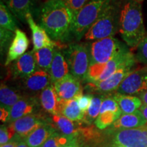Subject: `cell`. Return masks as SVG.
Masks as SVG:
<instances>
[{"mask_svg": "<svg viewBox=\"0 0 147 147\" xmlns=\"http://www.w3.org/2000/svg\"><path fill=\"white\" fill-rule=\"evenodd\" d=\"M93 95L91 94L82 95L80 97L77 99L79 107L83 113L85 114L87 112L90 106H91L92 100H93Z\"/></svg>", "mask_w": 147, "mask_h": 147, "instance_id": "obj_36", "label": "cell"}, {"mask_svg": "<svg viewBox=\"0 0 147 147\" xmlns=\"http://www.w3.org/2000/svg\"><path fill=\"white\" fill-rule=\"evenodd\" d=\"M139 110H140L145 119L147 121V105H144V104H142V106H141Z\"/></svg>", "mask_w": 147, "mask_h": 147, "instance_id": "obj_40", "label": "cell"}, {"mask_svg": "<svg viewBox=\"0 0 147 147\" xmlns=\"http://www.w3.org/2000/svg\"><path fill=\"white\" fill-rule=\"evenodd\" d=\"M63 1L70 10L74 18L77 14L90 0H63Z\"/></svg>", "mask_w": 147, "mask_h": 147, "instance_id": "obj_33", "label": "cell"}, {"mask_svg": "<svg viewBox=\"0 0 147 147\" xmlns=\"http://www.w3.org/2000/svg\"><path fill=\"white\" fill-rule=\"evenodd\" d=\"M135 57L138 61L147 64V37L137 47L136 55Z\"/></svg>", "mask_w": 147, "mask_h": 147, "instance_id": "obj_35", "label": "cell"}, {"mask_svg": "<svg viewBox=\"0 0 147 147\" xmlns=\"http://www.w3.org/2000/svg\"><path fill=\"white\" fill-rule=\"evenodd\" d=\"M37 101L34 97H23L11 108L8 122L12 123L17 119L33 114L37 107Z\"/></svg>", "mask_w": 147, "mask_h": 147, "instance_id": "obj_19", "label": "cell"}, {"mask_svg": "<svg viewBox=\"0 0 147 147\" xmlns=\"http://www.w3.org/2000/svg\"><path fill=\"white\" fill-rule=\"evenodd\" d=\"M55 131L52 126L46 123L34 130L24 141L29 147H40Z\"/></svg>", "mask_w": 147, "mask_h": 147, "instance_id": "obj_23", "label": "cell"}, {"mask_svg": "<svg viewBox=\"0 0 147 147\" xmlns=\"http://www.w3.org/2000/svg\"><path fill=\"white\" fill-rule=\"evenodd\" d=\"M23 97V96H22L19 93L14 91L13 89L7 86L5 84H1V87H0L1 106L10 110L11 108Z\"/></svg>", "mask_w": 147, "mask_h": 147, "instance_id": "obj_27", "label": "cell"}, {"mask_svg": "<svg viewBox=\"0 0 147 147\" xmlns=\"http://www.w3.org/2000/svg\"><path fill=\"white\" fill-rule=\"evenodd\" d=\"M17 147H29L28 145L26 144V142L24 141V142H21L19 144H18Z\"/></svg>", "mask_w": 147, "mask_h": 147, "instance_id": "obj_42", "label": "cell"}, {"mask_svg": "<svg viewBox=\"0 0 147 147\" xmlns=\"http://www.w3.org/2000/svg\"><path fill=\"white\" fill-rule=\"evenodd\" d=\"M81 80L69 74L59 81L53 84L59 100L78 99L83 95Z\"/></svg>", "mask_w": 147, "mask_h": 147, "instance_id": "obj_12", "label": "cell"}, {"mask_svg": "<svg viewBox=\"0 0 147 147\" xmlns=\"http://www.w3.org/2000/svg\"><path fill=\"white\" fill-rule=\"evenodd\" d=\"M136 63V59L131 54L111 76L103 81L88 82L86 88L89 91H95L104 94L117 91L121 82L134 70Z\"/></svg>", "mask_w": 147, "mask_h": 147, "instance_id": "obj_7", "label": "cell"}, {"mask_svg": "<svg viewBox=\"0 0 147 147\" xmlns=\"http://www.w3.org/2000/svg\"><path fill=\"white\" fill-rule=\"evenodd\" d=\"M104 95H93L91 106L87 112L84 114L83 121L87 123H91L93 121H95L99 115H100L101 107L104 100Z\"/></svg>", "mask_w": 147, "mask_h": 147, "instance_id": "obj_29", "label": "cell"}, {"mask_svg": "<svg viewBox=\"0 0 147 147\" xmlns=\"http://www.w3.org/2000/svg\"><path fill=\"white\" fill-rule=\"evenodd\" d=\"M131 54L132 53L125 48L107 63L91 65L85 81L95 82L106 80L117 71V69Z\"/></svg>", "mask_w": 147, "mask_h": 147, "instance_id": "obj_8", "label": "cell"}, {"mask_svg": "<svg viewBox=\"0 0 147 147\" xmlns=\"http://www.w3.org/2000/svg\"><path fill=\"white\" fill-rule=\"evenodd\" d=\"M74 141L75 138L66 136L55 131L40 147H63Z\"/></svg>", "mask_w": 147, "mask_h": 147, "instance_id": "obj_31", "label": "cell"}, {"mask_svg": "<svg viewBox=\"0 0 147 147\" xmlns=\"http://www.w3.org/2000/svg\"><path fill=\"white\" fill-rule=\"evenodd\" d=\"M104 147H122V146H119V145H117V144H115V143H114V144H113V145H109V146H104Z\"/></svg>", "mask_w": 147, "mask_h": 147, "instance_id": "obj_43", "label": "cell"}, {"mask_svg": "<svg viewBox=\"0 0 147 147\" xmlns=\"http://www.w3.org/2000/svg\"><path fill=\"white\" fill-rule=\"evenodd\" d=\"M140 98L142 100V104L144 105H147V91H146L144 93H142L139 95Z\"/></svg>", "mask_w": 147, "mask_h": 147, "instance_id": "obj_39", "label": "cell"}, {"mask_svg": "<svg viewBox=\"0 0 147 147\" xmlns=\"http://www.w3.org/2000/svg\"><path fill=\"white\" fill-rule=\"evenodd\" d=\"M119 32L130 47H137L146 38L140 3L128 0L119 12Z\"/></svg>", "mask_w": 147, "mask_h": 147, "instance_id": "obj_2", "label": "cell"}, {"mask_svg": "<svg viewBox=\"0 0 147 147\" xmlns=\"http://www.w3.org/2000/svg\"><path fill=\"white\" fill-rule=\"evenodd\" d=\"M14 36V32L0 27V47H1V54L5 53L8 47L9 48L10 47Z\"/></svg>", "mask_w": 147, "mask_h": 147, "instance_id": "obj_32", "label": "cell"}, {"mask_svg": "<svg viewBox=\"0 0 147 147\" xmlns=\"http://www.w3.org/2000/svg\"><path fill=\"white\" fill-rule=\"evenodd\" d=\"M10 111L6 108L1 106L0 108V119L1 122H8L10 117Z\"/></svg>", "mask_w": 147, "mask_h": 147, "instance_id": "obj_37", "label": "cell"}, {"mask_svg": "<svg viewBox=\"0 0 147 147\" xmlns=\"http://www.w3.org/2000/svg\"><path fill=\"white\" fill-rule=\"evenodd\" d=\"M34 0H10L8 8L14 15L22 22L26 21L28 14H32Z\"/></svg>", "mask_w": 147, "mask_h": 147, "instance_id": "obj_25", "label": "cell"}, {"mask_svg": "<svg viewBox=\"0 0 147 147\" xmlns=\"http://www.w3.org/2000/svg\"><path fill=\"white\" fill-rule=\"evenodd\" d=\"M29 46V40L26 34L21 29H17L14 32V36L7 52L4 65L8 66L13 61L26 53Z\"/></svg>", "mask_w": 147, "mask_h": 147, "instance_id": "obj_15", "label": "cell"}, {"mask_svg": "<svg viewBox=\"0 0 147 147\" xmlns=\"http://www.w3.org/2000/svg\"><path fill=\"white\" fill-rule=\"evenodd\" d=\"M63 147H79L78 145H77L76 141H74V142H72L71 143H69V144H67L66 146H63Z\"/></svg>", "mask_w": 147, "mask_h": 147, "instance_id": "obj_41", "label": "cell"}, {"mask_svg": "<svg viewBox=\"0 0 147 147\" xmlns=\"http://www.w3.org/2000/svg\"><path fill=\"white\" fill-rule=\"evenodd\" d=\"M26 21L28 23L29 28L32 30V42L34 45V51L39 50L45 47L55 48L57 45L51 39V37L47 34L45 29L41 25L37 24L34 21L32 13L26 16Z\"/></svg>", "mask_w": 147, "mask_h": 147, "instance_id": "obj_17", "label": "cell"}, {"mask_svg": "<svg viewBox=\"0 0 147 147\" xmlns=\"http://www.w3.org/2000/svg\"><path fill=\"white\" fill-rule=\"evenodd\" d=\"M0 27L6 29L12 32H15L18 29L10 10L2 1H1L0 4Z\"/></svg>", "mask_w": 147, "mask_h": 147, "instance_id": "obj_30", "label": "cell"}, {"mask_svg": "<svg viewBox=\"0 0 147 147\" xmlns=\"http://www.w3.org/2000/svg\"><path fill=\"white\" fill-rule=\"evenodd\" d=\"M15 134V131L10 125L8 127L1 125L0 128V144L1 146L10 142V140L15 136H14Z\"/></svg>", "mask_w": 147, "mask_h": 147, "instance_id": "obj_34", "label": "cell"}, {"mask_svg": "<svg viewBox=\"0 0 147 147\" xmlns=\"http://www.w3.org/2000/svg\"><path fill=\"white\" fill-rule=\"evenodd\" d=\"M147 91V66L134 69L121 82L117 93L123 95H140Z\"/></svg>", "mask_w": 147, "mask_h": 147, "instance_id": "obj_10", "label": "cell"}, {"mask_svg": "<svg viewBox=\"0 0 147 147\" xmlns=\"http://www.w3.org/2000/svg\"><path fill=\"white\" fill-rule=\"evenodd\" d=\"M19 139H21V138H16L14 140L12 139L10 142L7 143V144L1 145V147H17L18 144L21 142L18 141L19 140Z\"/></svg>", "mask_w": 147, "mask_h": 147, "instance_id": "obj_38", "label": "cell"}, {"mask_svg": "<svg viewBox=\"0 0 147 147\" xmlns=\"http://www.w3.org/2000/svg\"><path fill=\"white\" fill-rule=\"evenodd\" d=\"M110 0H90L74 18L71 33L80 40L90 29Z\"/></svg>", "mask_w": 147, "mask_h": 147, "instance_id": "obj_4", "label": "cell"}, {"mask_svg": "<svg viewBox=\"0 0 147 147\" xmlns=\"http://www.w3.org/2000/svg\"><path fill=\"white\" fill-rule=\"evenodd\" d=\"M49 72L51 75L52 84L59 81L70 74L68 62L64 54H62L59 50H55Z\"/></svg>", "mask_w": 147, "mask_h": 147, "instance_id": "obj_18", "label": "cell"}, {"mask_svg": "<svg viewBox=\"0 0 147 147\" xmlns=\"http://www.w3.org/2000/svg\"><path fill=\"white\" fill-rule=\"evenodd\" d=\"M39 22L55 40L63 41L72 34L74 16L63 0H47L40 9Z\"/></svg>", "mask_w": 147, "mask_h": 147, "instance_id": "obj_1", "label": "cell"}, {"mask_svg": "<svg viewBox=\"0 0 147 147\" xmlns=\"http://www.w3.org/2000/svg\"><path fill=\"white\" fill-rule=\"evenodd\" d=\"M63 54L68 62L71 74L80 80H85L91 65L87 45L71 44Z\"/></svg>", "mask_w": 147, "mask_h": 147, "instance_id": "obj_6", "label": "cell"}, {"mask_svg": "<svg viewBox=\"0 0 147 147\" xmlns=\"http://www.w3.org/2000/svg\"><path fill=\"white\" fill-rule=\"evenodd\" d=\"M10 0H1V1H2L3 3H5V4H6L7 5H8L9 2H10Z\"/></svg>", "mask_w": 147, "mask_h": 147, "instance_id": "obj_44", "label": "cell"}, {"mask_svg": "<svg viewBox=\"0 0 147 147\" xmlns=\"http://www.w3.org/2000/svg\"><path fill=\"white\" fill-rule=\"evenodd\" d=\"M40 102L42 108L46 112L52 115H59V99L53 84L41 92L40 95Z\"/></svg>", "mask_w": 147, "mask_h": 147, "instance_id": "obj_21", "label": "cell"}, {"mask_svg": "<svg viewBox=\"0 0 147 147\" xmlns=\"http://www.w3.org/2000/svg\"><path fill=\"white\" fill-rule=\"evenodd\" d=\"M114 143L122 147H147V124L138 128L115 130Z\"/></svg>", "mask_w": 147, "mask_h": 147, "instance_id": "obj_9", "label": "cell"}, {"mask_svg": "<svg viewBox=\"0 0 147 147\" xmlns=\"http://www.w3.org/2000/svg\"><path fill=\"white\" fill-rule=\"evenodd\" d=\"M52 119L54 123L59 130L61 134L68 137L75 138L78 134V129L74 122L61 115H52Z\"/></svg>", "mask_w": 147, "mask_h": 147, "instance_id": "obj_28", "label": "cell"}, {"mask_svg": "<svg viewBox=\"0 0 147 147\" xmlns=\"http://www.w3.org/2000/svg\"><path fill=\"white\" fill-rule=\"evenodd\" d=\"M113 98L118 103L122 115L131 114L139 110L142 106V102L140 98L134 95H129L115 93L113 95Z\"/></svg>", "mask_w": 147, "mask_h": 147, "instance_id": "obj_24", "label": "cell"}, {"mask_svg": "<svg viewBox=\"0 0 147 147\" xmlns=\"http://www.w3.org/2000/svg\"><path fill=\"white\" fill-rule=\"evenodd\" d=\"M22 80L25 89L34 93L42 92L52 84L51 75L49 71L40 68H38L34 73Z\"/></svg>", "mask_w": 147, "mask_h": 147, "instance_id": "obj_16", "label": "cell"}, {"mask_svg": "<svg viewBox=\"0 0 147 147\" xmlns=\"http://www.w3.org/2000/svg\"><path fill=\"white\" fill-rule=\"evenodd\" d=\"M33 51L38 68L49 71L54 57L55 48L45 47Z\"/></svg>", "mask_w": 147, "mask_h": 147, "instance_id": "obj_26", "label": "cell"}, {"mask_svg": "<svg viewBox=\"0 0 147 147\" xmlns=\"http://www.w3.org/2000/svg\"><path fill=\"white\" fill-rule=\"evenodd\" d=\"M119 12L115 4L110 0L106 3L96 21L84 34L87 41H95L113 36L119 31Z\"/></svg>", "mask_w": 147, "mask_h": 147, "instance_id": "obj_3", "label": "cell"}, {"mask_svg": "<svg viewBox=\"0 0 147 147\" xmlns=\"http://www.w3.org/2000/svg\"><path fill=\"white\" fill-rule=\"evenodd\" d=\"M87 47L91 65L107 63L126 48L113 36L95 40L87 44Z\"/></svg>", "mask_w": 147, "mask_h": 147, "instance_id": "obj_5", "label": "cell"}, {"mask_svg": "<svg viewBox=\"0 0 147 147\" xmlns=\"http://www.w3.org/2000/svg\"><path fill=\"white\" fill-rule=\"evenodd\" d=\"M38 69L34 51L25 53L14 61L10 67V74L14 78L23 79L29 76Z\"/></svg>", "mask_w": 147, "mask_h": 147, "instance_id": "obj_13", "label": "cell"}, {"mask_svg": "<svg viewBox=\"0 0 147 147\" xmlns=\"http://www.w3.org/2000/svg\"><path fill=\"white\" fill-rule=\"evenodd\" d=\"M134 1H138V2H139V3H141L143 1V0H134Z\"/></svg>", "mask_w": 147, "mask_h": 147, "instance_id": "obj_45", "label": "cell"}, {"mask_svg": "<svg viewBox=\"0 0 147 147\" xmlns=\"http://www.w3.org/2000/svg\"><path fill=\"white\" fill-rule=\"evenodd\" d=\"M47 123L40 115L30 114L16 120L10 125L16 132V135L21 138H27L34 130Z\"/></svg>", "mask_w": 147, "mask_h": 147, "instance_id": "obj_14", "label": "cell"}, {"mask_svg": "<svg viewBox=\"0 0 147 147\" xmlns=\"http://www.w3.org/2000/svg\"><path fill=\"white\" fill-rule=\"evenodd\" d=\"M59 115L75 122L83 121L84 117V113L79 107L77 99L69 100H59Z\"/></svg>", "mask_w": 147, "mask_h": 147, "instance_id": "obj_22", "label": "cell"}, {"mask_svg": "<svg viewBox=\"0 0 147 147\" xmlns=\"http://www.w3.org/2000/svg\"><path fill=\"white\" fill-rule=\"evenodd\" d=\"M121 115L122 112L121 108L113 95L108 96L104 95L100 115L95 120V123L97 128L104 129L113 125Z\"/></svg>", "mask_w": 147, "mask_h": 147, "instance_id": "obj_11", "label": "cell"}, {"mask_svg": "<svg viewBox=\"0 0 147 147\" xmlns=\"http://www.w3.org/2000/svg\"><path fill=\"white\" fill-rule=\"evenodd\" d=\"M147 124V121L140 110L133 113L121 115L119 118L113 124V129H127L138 128Z\"/></svg>", "mask_w": 147, "mask_h": 147, "instance_id": "obj_20", "label": "cell"}]
</instances>
